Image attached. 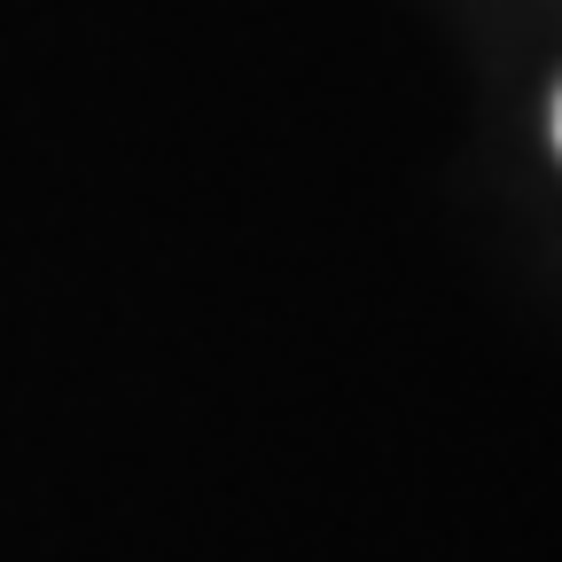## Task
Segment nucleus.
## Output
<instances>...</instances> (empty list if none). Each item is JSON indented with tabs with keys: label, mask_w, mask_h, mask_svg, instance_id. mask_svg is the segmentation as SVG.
Instances as JSON below:
<instances>
[{
	"label": "nucleus",
	"mask_w": 562,
	"mask_h": 562,
	"mask_svg": "<svg viewBox=\"0 0 562 562\" xmlns=\"http://www.w3.org/2000/svg\"><path fill=\"white\" fill-rule=\"evenodd\" d=\"M554 157H562V94H554Z\"/></svg>",
	"instance_id": "nucleus-1"
}]
</instances>
